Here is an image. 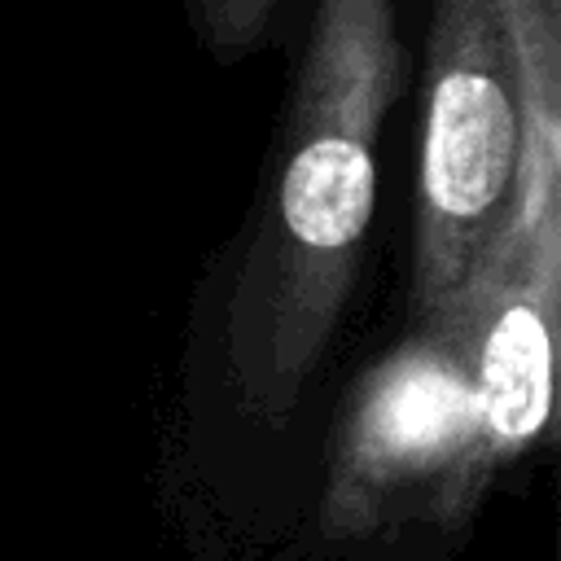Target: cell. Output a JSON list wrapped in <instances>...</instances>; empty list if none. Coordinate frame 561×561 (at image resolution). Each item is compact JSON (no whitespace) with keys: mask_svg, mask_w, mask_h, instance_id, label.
I'll return each instance as SVG.
<instances>
[{"mask_svg":"<svg viewBox=\"0 0 561 561\" xmlns=\"http://www.w3.org/2000/svg\"><path fill=\"white\" fill-rule=\"evenodd\" d=\"M561 0H430L416 149V316L557 241Z\"/></svg>","mask_w":561,"mask_h":561,"instance_id":"6da1fadb","label":"cell"},{"mask_svg":"<svg viewBox=\"0 0 561 561\" xmlns=\"http://www.w3.org/2000/svg\"><path fill=\"white\" fill-rule=\"evenodd\" d=\"M403 88L394 0H316L276 131L259 263L267 280V412H289L337 320L377 202V136Z\"/></svg>","mask_w":561,"mask_h":561,"instance_id":"7a4b0ae2","label":"cell"},{"mask_svg":"<svg viewBox=\"0 0 561 561\" xmlns=\"http://www.w3.org/2000/svg\"><path fill=\"white\" fill-rule=\"evenodd\" d=\"M285 0H180L188 31L215 61H241L267 44Z\"/></svg>","mask_w":561,"mask_h":561,"instance_id":"5b68a950","label":"cell"},{"mask_svg":"<svg viewBox=\"0 0 561 561\" xmlns=\"http://www.w3.org/2000/svg\"><path fill=\"white\" fill-rule=\"evenodd\" d=\"M456 307L486 316L473 351L478 443L491 451L526 447L552 412V307H557V245L526 254L513 276H478ZM451 307V311H456Z\"/></svg>","mask_w":561,"mask_h":561,"instance_id":"277c9868","label":"cell"},{"mask_svg":"<svg viewBox=\"0 0 561 561\" xmlns=\"http://www.w3.org/2000/svg\"><path fill=\"white\" fill-rule=\"evenodd\" d=\"M451 316H460V342L447 324L451 342L394 355L364 390L333 478V526L364 522L377 495L460 460V451L478 443L473 355L465 351L478 320L465 311Z\"/></svg>","mask_w":561,"mask_h":561,"instance_id":"3957f363","label":"cell"}]
</instances>
